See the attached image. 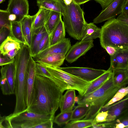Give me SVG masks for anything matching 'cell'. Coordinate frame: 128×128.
Returning a JSON list of instances; mask_svg holds the SVG:
<instances>
[{
	"label": "cell",
	"mask_w": 128,
	"mask_h": 128,
	"mask_svg": "<svg viewBox=\"0 0 128 128\" xmlns=\"http://www.w3.org/2000/svg\"><path fill=\"white\" fill-rule=\"evenodd\" d=\"M29 10L28 0H9L6 10L10 14L15 16L16 21L20 22L28 15Z\"/></svg>",
	"instance_id": "cell-11"
},
{
	"label": "cell",
	"mask_w": 128,
	"mask_h": 128,
	"mask_svg": "<svg viewBox=\"0 0 128 128\" xmlns=\"http://www.w3.org/2000/svg\"><path fill=\"white\" fill-rule=\"evenodd\" d=\"M51 10L42 8H39L38 14L33 24L32 29L44 26L49 18Z\"/></svg>",
	"instance_id": "cell-25"
},
{
	"label": "cell",
	"mask_w": 128,
	"mask_h": 128,
	"mask_svg": "<svg viewBox=\"0 0 128 128\" xmlns=\"http://www.w3.org/2000/svg\"><path fill=\"white\" fill-rule=\"evenodd\" d=\"M93 42V40L77 42L71 46L66 55L65 59L70 63L76 61L94 46Z\"/></svg>",
	"instance_id": "cell-8"
},
{
	"label": "cell",
	"mask_w": 128,
	"mask_h": 128,
	"mask_svg": "<svg viewBox=\"0 0 128 128\" xmlns=\"http://www.w3.org/2000/svg\"><path fill=\"white\" fill-rule=\"evenodd\" d=\"M115 124V128H125V126L123 124L120 122H118Z\"/></svg>",
	"instance_id": "cell-47"
},
{
	"label": "cell",
	"mask_w": 128,
	"mask_h": 128,
	"mask_svg": "<svg viewBox=\"0 0 128 128\" xmlns=\"http://www.w3.org/2000/svg\"><path fill=\"white\" fill-rule=\"evenodd\" d=\"M104 49L106 50L110 56H112L118 50L120 49L110 46H105Z\"/></svg>",
	"instance_id": "cell-43"
},
{
	"label": "cell",
	"mask_w": 128,
	"mask_h": 128,
	"mask_svg": "<svg viewBox=\"0 0 128 128\" xmlns=\"http://www.w3.org/2000/svg\"><path fill=\"white\" fill-rule=\"evenodd\" d=\"M54 119H51L39 125L34 126L33 128H52Z\"/></svg>",
	"instance_id": "cell-40"
},
{
	"label": "cell",
	"mask_w": 128,
	"mask_h": 128,
	"mask_svg": "<svg viewBox=\"0 0 128 128\" xmlns=\"http://www.w3.org/2000/svg\"><path fill=\"white\" fill-rule=\"evenodd\" d=\"M104 109L108 112L106 122H111L128 115V96Z\"/></svg>",
	"instance_id": "cell-10"
},
{
	"label": "cell",
	"mask_w": 128,
	"mask_h": 128,
	"mask_svg": "<svg viewBox=\"0 0 128 128\" xmlns=\"http://www.w3.org/2000/svg\"><path fill=\"white\" fill-rule=\"evenodd\" d=\"M35 63V61L31 56L29 60L26 72L27 80V108L30 106L32 100L36 75Z\"/></svg>",
	"instance_id": "cell-13"
},
{
	"label": "cell",
	"mask_w": 128,
	"mask_h": 128,
	"mask_svg": "<svg viewBox=\"0 0 128 128\" xmlns=\"http://www.w3.org/2000/svg\"><path fill=\"white\" fill-rule=\"evenodd\" d=\"M58 68L63 71L90 82L106 71L104 70L88 67H68Z\"/></svg>",
	"instance_id": "cell-7"
},
{
	"label": "cell",
	"mask_w": 128,
	"mask_h": 128,
	"mask_svg": "<svg viewBox=\"0 0 128 128\" xmlns=\"http://www.w3.org/2000/svg\"><path fill=\"white\" fill-rule=\"evenodd\" d=\"M126 0H114L93 20L98 24L114 18L122 12L123 6Z\"/></svg>",
	"instance_id": "cell-9"
},
{
	"label": "cell",
	"mask_w": 128,
	"mask_h": 128,
	"mask_svg": "<svg viewBox=\"0 0 128 128\" xmlns=\"http://www.w3.org/2000/svg\"><path fill=\"white\" fill-rule=\"evenodd\" d=\"M122 12L128 14V0H126L124 4Z\"/></svg>",
	"instance_id": "cell-45"
},
{
	"label": "cell",
	"mask_w": 128,
	"mask_h": 128,
	"mask_svg": "<svg viewBox=\"0 0 128 128\" xmlns=\"http://www.w3.org/2000/svg\"><path fill=\"white\" fill-rule=\"evenodd\" d=\"M90 106L86 104H78L72 110L71 120H80L84 117L89 110Z\"/></svg>",
	"instance_id": "cell-29"
},
{
	"label": "cell",
	"mask_w": 128,
	"mask_h": 128,
	"mask_svg": "<svg viewBox=\"0 0 128 128\" xmlns=\"http://www.w3.org/2000/svg\"><path fill=\"white\" fill-rule=\"evenodd\" d=\"M10 35V30L6 27L3 28L0 32V46L6 38Z\"/></svg>",
	"instance_id": "cell-38"
},
{
	"label": "cell",
	"mask_w": 128,
	"mask_h": 128,
	"mask_svg": "<svg viewBox=\"0 0 128 128\" xmlns=\"http://www.w3.org/2000/svg\"><path fill=\"white\" fill-rule=\"evenodd\" d=\"M50 35V46L56 44L66 38V29L62 19L60 20Z\"/></svg>",
	"instance_id": "cell-21"
},
{
	"label": "cell",
	"mask_w": 128,
	"mask_h": 128,
	"mask_svg": "<svg viewBox=\"0 0 128 128\" xmlns=\"http://www.w3.org/2000/svg\"><path fill=\"white\" fill-rule=\"evenodd\" d=\"M0 78V87L2 94L4 95L12 94L5 72L1 68Z\"/></svg>",
	"instance_id": "cell-32"
},
{
	"label": "cell",
	"mask_w": 128,
	"mask_h": 128,
	"mask_svg": "<svg viewBox=\"0 0 128 128\" xmlns=\"http://www.w3.org/2000/svg\"><path fill=\"white\" fill-rule=\"evenodd\" d=\"M116 19L122 23L128 26V14L121 12Z\"/></svg>",
	"instance_id": "cell-41"
},
{
	"label": "cell",
	"mask_w": 128,
	"mask_h": 128,
	"mask_svg": "<svg viewBox=\"0 0 128 128\" xmlns=\"http://www.w3.org/2000/svg\"><path fill=\"white\" fill-rule=\"evenodd\" d=\"M9 15L6 10L0 9V32L4 27L10 30L11 21L9 19Z\"/></svg>",
	"instance_id": "cell-33"
},
{
	"label": "cell",
	"mask_w": 128,
	"mask_h": 128,
	"mask_svg": "<svg viewBox=\"0 0 128 128\" xmlns=\"http://www.w3.org/2000/svg\"><path fill=\"white\" fill-rule=\"evenodd\" d=\"M1 67L0 66V77L1 73H0V69H1Z\"/></svg>",
	"instance_id": "cell-51"
},
{
	"label": "cell",
	"mask_w": 128,
	"mask_h": 128,
	"mask_svg": "<svg viewBox=\"0 0 128 128\" xmlns=\"http://www.w3.org/2000/svg\"><path fill=\"white\" fill-rule=\"evenodd\" d=\"M62 14L60 13L51 10L49 18L44 26L48 33L50 35L62 19Z\"/></svg>",
	"instance_id": "cell-27"
},
{
	"label": "cell",
	"mask_w": 128,
	"mask_h": 128,
	"mask_svg": "<svg viewBox=\"0 0 128 128\" xmlns=\"http://www.w3.org/2000/svg\"><path fill=\"white\" fill-rule=\"evenodd\" d=\"M36 74L46 76L53 80V77L47 70L45 66L36 62Z\"/></svg>",
	"instance_id": "cell-35"
},
{
	"label": "cell",
	"mask_w": 128,
	"mask_h": 128,
	"mask_svg": "<svg viewBox=\"0 0 128 128\" xmlns=\"http://www.w3.org/2000/svg\"><path fill=\"white\" fill-rule=\"evenodd\" d=\"M112 78L114 86L122 87L128 83V68L112 70Z\"/></svg>",
	"instance_id": "cell-19"
},
{
	"label": "cell",
	"mask_w": 128,
	"mask_h": 128,
	"mask_svg": "<svg viewBox=\"0 0 128 128\" xmlns=\"http://www.w3.org/2000/svg\"><path fill=\"white\" fill-rule=\"evenodd\" d=\"M65 56V55L62 54H54L36 60L35 61L44 66L58 68L63 64Z\"/></svg>",
	"instance_id": "cell-17"
},
{
	"label": "cell",
	"mask_w": 128,
	"mask_h": 128,
	"mask_svg": "<svg viewBox=\"0 0 128 128\" xmlns=\"http://www.w3.org/2000/svg\"><path fill=\"white\" fill-rule=\"evenodd\" d=\"M100 4L102 10L105 9L114 0H93Z\"/></svg>",
	"instance_id": "cell-42"
},
{
	"label": "cell",
	"mask_w": 128,
	"mask_h": 128,
	"mask_svg": "<svg viewBox=\"0 0 128 128\" xmlns=\"http://www.w3.org/2000/svg\"><path fill=\"white\" fill-rule=\"evenodd\" d=\"M100 45L104 49L110 46L119 49L128 48V26L115 18L106 22L101 28Z\"/></svg>",
	"instance_id": "cell-3"
},
{
	"label": "cell",
	"mask_w": 128,
	"mask_h": 128,
	"mask_svg": "<svg viewBox=\"0 0 128 128\" xmlns=\"http://www.w3.org/2000/svg\"><path fill=\"white\" fill-rule=\"evenodd\" d=\"M66 5H69L72 2V0H63Z\"/></svg>",
	"instance_id": "cell-49"
},
{
	"label": "cell",
	"mask_w": 128,
	"mask_h": 128,
	"mask_svg": "<svg viewBox=\"0 0 128 128\" xmlns=\"http://www.w3.org/2000/svg\"><path fill=\"white\" fill-rule=\"evenodd\" d=\"M64 8L63 22L65 29L69 36L75 40L81 41L86 24L84 12L80 5L72 0L66 5L63 0H60Z\"/></svg>",
	"instance_id": "cell-4"
},
{
	"label": "cell",
	"mask_w": 128,
	"mask_h": 128,
	"mask_svg": "<svg viewBox=\"0 0 128 128\" xmlns=\"http://www.w3.org/2000/svg\"><path fill=\"white\" fill-rule=\"evenodd\" d=\"M120 88L114 86L112 76L100 87L86 95H79L78 104H86L90 108L83 120H94L103 106L112 98Z\"/></svg>",
	"instance_id": "cell-2"
},
{
	"label": "cell",
	"mask_w": 128,
	"mask_h": 128,
	"mask_svg": "<svg viewBox=\"0 0 128 128\" xmlns=\"http://www.w3.org/2000/svg\"><path fill=\"white\" fill-rule=\"evenodd\" d=\"M110 68L112 70L118 68H128V48L118 50L110 56Z\"/></svg>",
	"instance_id": "cell-14"
},
{
	"label": "cell",
	"mask_w": 128,
	"mask_h": 128,
	"mask_svg": "<svg viewBox=\"0 0 128 128\" xmlns=\"http://www.w3.org/2000/svg\"><path fill=\"white\" fill-rule=\"evenodd\" d=\"M101 28L97 27L93 22L87 23L81 41H88L99 38Z\"/></svg>",
	"instance_id": "cell-22"
},
{
	"label": "cell",
	"mask_w": 128,
	"mask_h": 128,
	"mask_svg": "<svg viewBox=\"0 0 128 128\" xmlns=\"http://www.w3.org/2000/svg\"><path fill=\"white\" fill-rule=\"evenodd\" d=\"M94 120H71L66 124L65 128H85L92 127L95 124Z\"/></svg>",
	"instance_id": "cell-30"
},
{
	"label": "cell",
	"mask_w": 128,
	"mask_h": 128,
	"mask_svg": "<svg viewBox=\"0 0 128 128\" xmlns=\"http://www.w3.org/2000/svg\"><path fill=\"white\" fill-rule=\"evenodd\" d=\"M54 116L50 114H42L28 110L15 116H5L4 128H33Z\"/></svg>",
	"instance_id": "cell-5"
},
{
	"label": "cell",
	"mask_w": 128,
	"mask_h": 128,
	"mask_svg": "<svg viewBox=\"0 0 128 128\" xmlns=\"http://www.w3.org/2000/svg\"><path fill=\"white\" fill-rule=\"evenodd\" d=\"M32 33L30 48L31 56L33 58L35 56L36 49L39 43L48 33L44 26L32 29Z\"/></svg>",
	"instance_id": "cell-18"
},
{
	"label": "cell",
	"mask_w": 128,
	"mask_h": 128,
	"mask_svg": "<svg viewBox=\"0 0 128 128\" xmlns=\"http://www.w3.org/2000/svg\"><path fill=\"white\" fill-rule=\"evenodd\" d=\"M5 0H0V4L2 3L3 2L5 1Z\"/></svg>",
	"instance_id": "cell-50"
},
{
	"label": "cell",
	"mask_w": 128,
	"mask_h": 128,
	"mask_svg": "<svg viewBox=\"0 0 128 128\" xmlns=\"http://www.w3.org/2000/svg\"><path fill=\"white\" fill-rule=\"evenodd\" d=\"M112 70L110 68L102 74L91 82L84 95L87 94L98 89L111 77Z\"/></svg>",
	"instance_id": "cell-20"
},
{
	"label": "cell",
	"mask_w": 128,
	"mask_h": 128,
	"mask_svg": "<svg viewBox=\"0 0 128 128\" xmlns=\"http://www.w3.org/2000/svg\"><path fill=\"white\" fill-rule=\"evenodd\" d=\"M71 46L70 39L69 38H65L60 42L50 46L33 58L37 60L48 55L57 53L62 54L66 55Z\"/></svg>",
	"instance_id": "cell-12"
},
{
	"label": "cell",
	"mask_w": 128,
	"mask_h": 128,
	"mask_svg": "<svg viewBox=\"0 0 128 128\" xmlns=\"http://www.w3.org/2000/svg\"><path fill=\"white\" fill-rule=\"evenodd\" d=\"M14 61V59H10L6 55H4L2 54H0V66L13 63Z\"/></svg>",
	"instance_id": "cell-39"
},
{
	"label": "cell",
	"mask_w": 128,
	"mask_h": 128,
	"mask_svg": "<svg viewBox=\"0 0 128 128\" xmlns=\"http://www.w3.org/2000/svg\"><path fill=\"white\" fill-rule=\"evenodd\" d=\"M36 2L39 8H45L63 15L64 8L60 0H36Z\"/></svg>",
	"instance_id": "cell-23"
},
{
	"label": "cell",
	"mask_w": 128,
	"mask_h": 128,
	"mask_svg": "<svg viewBox=\"0 0 128 128\" xmlns=\"http://www.w3.org/2000/svg\"><path fill=\"white\" fill-rule=\"evenodd\" d=\"M4 116L2 117L0 114V128H4L3 125V123L4 121Z\"/></svg>",
	"instance_id": "cell-48"
},
{
	"label": "cell",
	"mask_w": 128,
	"mask_h": 128,
	"mask_svg": "<svg viewBox=\"0 0 128 128\" xmlns=\"http://www.w3.org/2000/svg\"><path fill=\"white\" fill-rule=\"evenodd\" d=\"M64 92L53 80L36 74L32 101L27 109L54 116Z\"/></svg>",
	"instance_id": "cell-1"
},
{
	"label": "cell",
	"mask_w": 128,
	"mask_h": 128,
	"mask_svg": "<svg viewBox=\"0 0 128 128\" xmlns=\"http://www.w3.org/2000/svg\"><path fill=\"white\" fill-rule=\"evenodd\" d=\"M21 43L26 44L22 30L20 22H11L10 35Z\"/></svg>",
	"instance_id": "cell-28"
},
{
	"label": "cell",
	"mask_w": 128,
	"mask_h": 128,
	"mask_svg": "<svg viewBox=\"0 0 128 128\" xmlns=\"http://www.w3.org/2000/svg\"><path fill=\"white\" fill-rule=\"evenodd\" d=\"M67 90L60 100L59 107L61 112L72 111L76 102L75 90L71 89Z\"/></svg>",
	"instance_id": "cell-15"
},
{
	"label": "cell",
	"mask_w": 128,
	"mask_h": 128,
	"mask_svg": "<svg viewBox=\"0 0 128 128\" xmlns=\"http://www.w3.org/2000/svg\"><path fill=\"white\" fill-rule=\"evenodd\" d=\"M50 35L48 34L44 37L39 43L34 57L39 53L44 50L50 46Z\"/></svg>",
	"instance_id": "cell-34"
},
{
	"label": "cell",
	"mask_w": 128,
	"mask_h": 128,
	"mask_svg": "<svg viewBox=\"0 0 128 128\" xmlns=\"http://www.w3.org/2000/svg\"><path fill=\"white\" fill-rule=\"evenodd\" d=\"M20 49L16 48L9 52L6 55L10 59H14Z\"/></svg>",
	"instance_id": "cell-44"
},
{
	"label": "cell",
	"mask_w": 128,
	"mask_h": 128,
	"mask_svg": "<svg viewBox=\"0 0 128 128\" xmlns=\"http://www.w3.org/2000/svg\"><path fill=\"white\" fill-rule=\"evenodd\" d=\"M76 4L80 5L92 0H72Z\"/></svg>",
	"instance_id": "cell-46"
},
{
	"label": "cell",
	"mask_w": 128,
	"mask_h": 128,
	"mask_svg": "<svg viewBox=\"0 0 128 128\" xmlns=\"http://www.w3.org/2000/svg\"><path fill=\"white\" fill-rule=\"evenodd\" d=\"M1 68L5 72L12 94H14L16 70L14 62L2 66Z\"/></svg>",
	"instance_id": "cell-26"
},
{
	"label": "cell",
	"mask_w": 128,
	"mask_h": 128,
	"mask_svg": "<svg viewBox=\"0 0 128 128\" xmlns=\"http://www.w3.org/2000/svg\"><path fill=\"white\" fill-rule=\"evenodd\" d=\"M108 112L107 110L99 112L94 119L95 124L106 122Z\"/></svg>",
	"instance_id": "cell-37"
},
{
	"label": "cell",
	"mask_w": 128,
	"mask_h": 128,
	"mask_svg": "<svg viewBox=\"0 0 128 128\" xmlns=\"http://www.w3.org/2000/svg\"><path fill=\"white\" fill-rule=\"evenodd\" d=\"M72 111L61 112L54 118V122L60 126L66 124L71 120Z\"/></svg>",
	"instance_id": "cell-31"
},
{
	"label": "cell",
	"mask_w": 128,
	"mask_h": 128,
	"mask_svg": "<svg viewBox=\"0 0 128 128\" xmlns=\"http://www.w3.org/2000/svg\"><path fill=\"white\" fill-rule=\"evenodd\" d=\"M38 13V12L33 16L28 14L25 16L20 21L22 33L26 44L30 48L31 44L32 26Z\"/></svg>",
	"instance_id": "cell-16"
},
{
	"label": "cell",
	"mask_w": 128,
	"mask_h": 128,
	"mask_svg": "<svg viewBox=\"0 0 128 128\" xmlns=\"http://www.w3.org/2000/svg\"><path fill=\"white\" fill-rule=\"evenodd\" d=\"M22 44L13 37L9 36L0 46V50L2 54L6 55L13 49H20Z\"/></svg>",
	"instance_id": "cell-24"
},
{
	"label": "cell",
	"mask_w": 128,
	"mask_h": 128,
	"mask_svg": "<svg viewBox=\"0 0 128 128\" xmlns=\"http://www.w3.org/2000/svg\"><path fill=\"white\" fill-rule=\"evenodd\" d=\"M127 95L122 92L119 90L112 98L103 106L102 109H104L122 100Z\"/></svg>",
	"instance_id": "cell-36"
},
{
	"label": "cell",
	"mask_w": 128,
	"mask_h": 128,
	"mask_svg": "<svg viewBox=\"0 0 128 128\" xmlns=\"http://www.w3.org/2000/svg\"><path fill=\"white\" fill-rule=\"evenodd\" d=\"M2 54V52L1 50H0V54Z\"/></svg>",
	"instance_id": "cell-52"
},
{
	"label": "cell",
	"mask_w": 128,
	"mask_h": 128,
	"mask_svg": "<svg viewBox=\"0 0 128 128\" xmlns=\"http://www.w3.org/2000/svg\"><path fill=\"white\" fill-rule=\"evenodd\" d=\"M45 66L53 77V80L64 91L66 90L74 89L78 92L79 95L82 96L91 83L58 68Z\"/></svg>",
	"instance_id": "cell-6"
}]
</instances>
